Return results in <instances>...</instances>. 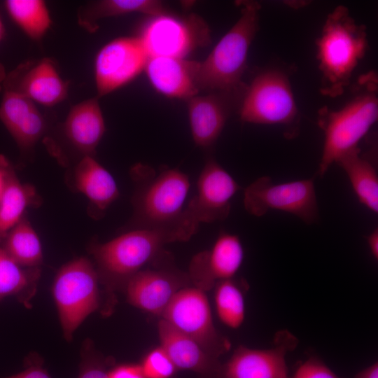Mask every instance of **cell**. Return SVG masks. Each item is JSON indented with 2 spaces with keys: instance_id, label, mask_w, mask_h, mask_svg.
Returning a JSON list of instances; mask_svg holds the SVG:
<instances>
[{
  "instance_id": "obj_1",
  "label": "cell",
  "mask_w": 378,
  "mask_h": 378,
  "mask_svg": "<svg viewBox=\"0 0 378 378\" xmlns=\"http://www.w3.org/2000/svg\"><path fill=\"white\" fill-rule=\"evenodd\" d=\"M134 182L133 227L176 230L190 239L198 229L186 219L188 176L178 168L137 163L130 171Z\"/></svg>"
},
{
  "instance_id": "obj_2",
  "label": "cell",
  "mask_w": 378,
  "mask_h": 378,
  "mask_svg": "<svg viewBox=\"0 0 378 378\" xmlns=\"http://www.w3.org/2000/svg\"><path fill=\"white\" fill-rule=\"evenodd\" d=\"M378 80L374 71L359 77L351 87L352 96L339 109L318 111V122L324 134L317 174L323 176L345 153L358 147L378 118Z\"/></svg>"
},
{
  "instance_id": "obj_3",
  "label": "cell",
  "mask_w": 378,
  "mask_h": 378,
  "mask_svg": "<svg viewBox=\"0 0 378 378\" xmlns=\"http://www.w3.org/2000/svg\"><path fill=\"white\" fill-rule=\"evenodd\" d=\"M367 36L365 27L346 7L338 6L328 14L316 41L322 94L337 97L351 85L353 72L368 49Z\"/></svg>"
},
{
  "instance_id": "obj_4",
  "label": "cell",
  "mask_w": 378,
  "mask_h": 378,
  "mask_svg": "<svg viewBox=\"0 0 378 378\" xmlns=\"http://www.w3.org/2000/svg\"><path fill=\"white\" fill-rule=\"evenodd\" d=\"M188 239L176 230L132 228L105 243L93 244L90 252L100 284L109 294L125 288L134 274L164 252L165 245Z\"/></svg>"
},
{
  "instance_id": "obj_5",
  "label": "cell",
  "mask_w": 378,
  "mask_h": 378,
  "mask_svg": "<svg viewBox=\"0 0 378 378\" xmlns=\"http://www.w3.org/2000/svg\"><path fill=\"white\" fill-rule=\"evenodd\" d=\"M240 16L220 38L207 57L199 62V91L230 90L245 83L241 78L250 46L259 27L260 6L252 1H240Z\"/></svg>"
},
{
  "instance_id": "obj_6",
  "label": "cell",
  "mask_w": 378,
  "mask_h": 378,
  "mask_svg": "<svg viewBox=\"0 0 378 378\" xmlns=\"http://www.w3.org/2000/svg\"><path fill=\"white\" fill-rule=\"evenodd\" d=\"M99 284L94 264L84 257L66 263L57 272L52 291L66 341H71L78 326L99 308Z\"/></svg>"
},
{
  "instance_id": "obj_7",
  "label": "cell",
  "mask_w": 378,
  "mask_h": 378,
  "mask_svg": "<svg viewBox=\"0 0 378 378\" xmlns=\"http://www.w3.org/2000/svg\"><path fill=\"white\" fill-rule=\"evenodd\" d=\"M237 112L244 122L297 125L299 112L286 72L267 68L258 73L246 85Z\"/></svg>"
},
{
  "instance_id": "obj_8",
  "label": "cell",
  "mask_w": 378,
  "mask_h": 378,
  "mask_svg": "<svg viewBox=\"0 0 378 378\" xmlns=\"http://www.w3.org/2000/svg\"><path fill=\"white\" fill-rule=\"evenodd\" d=\"M137 36L148 57L185 58L211 42L208 25L194 13L181 16L166 13L149 16Z\"/></svg>"
},
{
  "instance_id": "obj_9",
  "label": "cell",
  "mask_w": 378,
  "mask_h": 378,
  "mask_svg": "<svg viewBox=\"0 0 378 378\" xmlns=\"http://www.w3.org/2000/svg\"><path fill=\"white\" fill-rule=\"evenodd\" d=\"M244 206L248 214L256 217L274 209L292 214L312 224L319 216L312 179L276 184L269 176L260 177L245 188Z\"/></svg>"
},
{
  "instance_id": "obj_10",
  "label": "cell",
  "mask_w": 378,
  "mask_h": 378,
  "mask_svg": "<svg viewBox=\"0 0 378 378\" xmlns=\"http://www.w3.org/2000/svg\"><path fill=\"white\" fill-rule=\"evenodd\" d=\"M162 318L218 358L230 348L227 339L214 326L204 290L186 286L178 290L162 314Z\"/></svg>"
},
{
  "instance_id": "obj_11",
  "label": "cell",
  "mask_w": 378,
  "mask_h": 378,
  "mask_svg": "<svg viewBox=\"0 0 378 378\" xmlns=\"http://www.w3.org/2000/svg\"><path fill=\"white\" fill-rule=\"evenodd\" d=\"M148 53L137 36L116 38L104 45L94 59V79L99 97L134 80L144 70Z\"/></svg>"
},
{
  "instance_id": "obj_12",
  "label": "cell",
  "mask_w": 378,
  "mask_h": 378,
  "mask_svg": "<svg viewBox=\"0 0 378 378\" xmlns=\"http://www.w3.org/2000/svg\"><path fill=\"white\" fill-rule=\"evenodd\" d=\"M240 186L213 158L205 162L197 181L196 194L186 205V220L197 228L202 223L225 219L230 201Z\"/></svg>"
},
{
  "instance_id": "obj_13",
  "label": "cell",
  "mask_w": 378,
  "mask_h": 378,
  "mask_svg": "<svg viewBox=\"0 0 378 378\" xmlns=\"http://www.w3.org/2000/svg\"><path fill=\"white\" fill-rule=\"evenodd\" d=\"M297 338L287 330L279 331L268 349L243 346L222 364L220 378H289L286 355L297 346Z\"/></svg>"
},
{
  "instance_id": "obj_14",
  "label": "cell",
  "mask_w": 378,
  "mask_h": 378,
  "mask_svg": "<svg viewBox=\"0 0 378 378\" xmlns=\"http://www.w3.org/2000/svg\"><path fill=\"white\" fill-rule=\"evenodd\" d=\"M246 85L208 92L187 100L190 127L196 146L207 148L216 143L230 115L238 111Z\"/></svg>"
},
{
  "instance_id": "obj_15",
  "label": "cell",
  "mask_w": 378,
  "mask_h": 378,
  "mask_svg": "<svg viewBox=\"0 0 378 378\" xmlns=\"http://www.w3.org/2000/svg\"><path fill=\"white\" fill-rule=\"evenodd\" d=\"M189 281L188 274L169 266L141 270L125 285L127 300L146 312L162 316L176 293Z\"/></svg>"
},
{
  "instance_id": "obj_16",
  "label": "cell",
  "mask_w": 378,
  "mask_h": 378,
  "mask_svg": "<svg viewBox=\"0 0 378 378\" xmlns=\"http://www.w3.org/2000/svg\"><path fill=\"white\" fill-rule=\"evenodd\" d=\"M244 259V249L239 238L222 232L209 251L195 255L188 273L190 281L202 290H209L217 282L233 278Z\"/></svg>"
},
{
  "instance_id": "obj_17",
  "label": "cell",
  "mask_w": 378,
  "mask_h": 378,
  "mask_svg": "<svg viewBox=\"0 0 378 378\" xmlns=\"http://www.w3.org/2000/svg\"><path fill=\"white\" fill-rule=\"evenodd\" d=\"M4 85L0 120L20 148L29 149L44 134L45 119L29 97L14 86Z\"/></svg>"
},
{
  "instance_id": "obj_18",
  "label": "cell",
  "mask_w": 378,
  "mask_h": 378,
  "mask_svg": "<svg viewBox=\"0 0 378 378\" xmlns=\"http://www.w3.org/2000/svg\"><path fill=\"white\" fill-rule=\"evenodd\" d=\"M160 346L176 369L191 371L200 378H220L222 364L199 344L162 318L158 325Z\"/></svg>"
},
{
  "instance_id": "obj_19",
  "label": "cell",
  "mask_w": 378,
  "mask_h": 378,
  "mask_svg": "<svg viewBox=\"0 0 378 378\" xmlns=\"http://www.w3.org/2000/svg\"><path fill=\"white\" fill-rule=\"evenodd\" d=\"M199 62L186 58L149 57L144 71L153 88L174 99H188L200 92L197 85Z\"/></svg>"
},
{
  "instance_id": "obj_20",
  "label": "cell",
  "mask_w": 378,
  "mask_h": 378,
  "mask_svg": "<svg viewBox=\"0 0 378 378\" xmlns=\"http://www.w3.org/2000/svg\"><path fill=\"white\" fill-rule=\"evenodd\" d=\"M22 71L20 66L6 77L4 82L14 86L35 104L53 106L66 99L68 83L60 76L52 60L45 58Z\"/></svg>"
},
{
  "instance_id": "obj_21",
  "label": "cell",
  "mask_w": 378,
  "mask_h": 378,
  "mask_svg": "<svg viewBox=\"0 0 378 378\" xmlns=\"http://www.w3.org/2000/svg\"><path fill=\"white\" fill-rule=\"evenodd\" d=\"M64 134L84 155H92L106 131L97 97L85 99L69 111L64 125Z\"/></svg>"
},
{
  "instance_id": "obj_22",
  "label": "cell",
  "mask_w": 378,
  "mask_h": 378,
  "mask_svg": "<svg viewBox=\"0 0 378 378\" xmlns=\"http://www.w3.org/2000/svg\"><path fill=\"white\" fill-rule=\"evenodd\" d=\"M74 183L92 207L104 214L120 195L113 175L92 155H84L75 167Z\"/></svg>"
},
{
  "instance_id": "obj_23",
  "label": "cell",
  "mask_w": 378,
  "mask_h": 378,
  "mask_svg": "<svg viewBox=\"0 0 378 378\" xmlns=\"http://www.w3.org/2000/svg\"><path fill=\"white\" fill-rule=\"evenodd\" d=\"M6 183L0 198V244L6 234L24 218L28 207L38 204L36 189L18 178L8 161H5Z\"/></svg>"
},
{
  "instance_id": "obj_24",
  "label": "cell",
  "mask_w": 378,
  "mask_h": 378,
  "mask_svg": "<svg viewBox=\"0 0 378 378\" xmlns=\"http://www.w3.org/2000/svg\"><path fill=\"white\" fill-rule=\"evenodd\" d=\"M335 163L346 174L360 202L374 213L378 212V176L370 158L359 147L340 157Z\"/></svg>"
},
{
  "instance_id": "obj_25",
  "label": "cell",
  "mask_w": 378,
  "mask_h": 378,
  "mask_svg": "<svg viewBox=\"0 0 378 378\" xmlns=\"http://www.w3.org/2000/svg\"><path fill=\"white\" fill-rule=\"evenodd\" d=\"M139 13L157 15L168 13L164 4L158 0H102L80 9L78 22L89 31L97 30V21L108 17Z\"/></svg>"
},
{
  "instance_id": "obj_26",
  "label": "cell",
  "mask_w": 378,
  "mask_h": 378,
  "mask_svg": "<svg viewBox=\"0 0 378 378\" xmlns=\"http://www.w3.org/2000/svg\"><path fill=\"white\" fill-rule=\"evenodd\" d=\"M40 276L39 267L20 265L0 246V301L13 296L24 307H31Z\"/></svg>"
},
{
  "instance_id": "obj_27",
  "label": "cell",
  "mask_w": 378,
  "mask_h": 378,
  "mask_svg": "<svg viewBox=\"0 0 378 378\" xmlns=\"http://www.w3.org/2000/svg\"><path fill=\"white\" fill-rule=\"evenodd\" d=\"M2 248L18 264L24 267H38L43 262L39 237L24 217L6 234Z\"/></svg>"
},
{
  "instance_id": "obj_28",
  "label": "cell",
  "mask_w": 378,
  "mask_h": 378,
  "mask_svg": "<svg viewBox=\"0 0 378 378\" xmlns=\"http://www.w3.org/2000/svg\"><path fill=\"white\" fill-rule=\"evenodd\" d=\"M4 6L11 20L32 40H41L50 27V14L44 1L6 0Z\"/></svg>"
},
{
  "instance_id": "obj_29",
  "label": "cell",
  "mask_w": 378,
  "mask_h": 378,
  "mask_svg": "<svg viewBox=\"0 0 378 378\" xmlns=\"http://www.w3.org/2000/svg\"><path fill=\"white\" fill-rule=\"evenodd\" d=\"M215 305L220 321L231 328H238L245 318V301L239 285L229 279L216 283Z\"/></svg>"
},
{
  "instance_id": "obj_30",
  "label": "cell",
  "mask_w": 378,
  "mask_h": 378,
  "mask_svg": "<svg viewBox=\"0 0 378 378\" xmlns=\"http://www.w3.org/2000/svg\"><path fill=\"white\" fill-rule=\"evenodd\" d=\"M109 360L94 350L92 342L86 340L81 351L77 378H109Z\"/></svg>"
},
{
  "instance_id": "obj_31",
  "label": "cell",
  "mask_w": 378,
  "mask_h": 378,
  "mask_svg": "<svg viewBox=\"0 0 378 378\" xmlns=\"http://www.w3.org/2000/svg\"><path fill=\"white\" fill-rule=\"evenodd\" d=\"M140 365L145 378H170L176 370L161 346L150 351Z\"/></svg>"
},
{
  "instance_id": "obj_32",
  "label": "cell",
  "mask_w": 378,
  "mask_h": 378,
  "mask_svg": "<svg viewBox=\"0 0 378 378\" xmlns=\"http://www.w3.org/2000/svg\"><path fill=\"white\" fill-rule=\"evenodd\" d=\"M289 378H340L323 360L312 356L300 363Z\"/></svg>"
},
{
  "instance_id": "obj_33",
  "label": "cell",
  "mask_w": 378,
  "mask_h": 378,
  "mask_svg": "<svg viewBox=\"0 0 378 378\" xmlns=\"http://www.w3.org/2000/svg\"><path fill=\"white\" fill-rule=\"evenodd\" d=\"M6 378H51V377L43 368L41 359L29 358L24 370Z\"/></svg>"
},
{
  "instance_id": "obj_34",
  "label": "cell",
  "mask_w": 378,
  "mask_h": 378,
  "mask_svg": "<svg viewBox=\"0 0 378 378\" xmlns=\"http://www.w3.org/2000/svg\"><path fill=\"white\" fill-rule=\"evenodd\" d=\"M109 378H145V377L140 365L124 364L110 369Z\"/></svg>"
},
{
  "instance_id": "obj_35",
  "label": "cell",
  "mask_w": 378,
  "mask_h": 378,
  "mask_svg": "<svg viewBox=\"0 0 378 378\" xmlns=\"http://www.w3.org/2000/svg\"><path fill=\"white\" fill-rule=\"evenodd\" d=\"M370 253L374 259H378V229H374L367 237Z\"/></svg>"
},
{
  "instance_id": "obj_36",
  "label": "cell",
  "mask_w": 378,
  "mask_h": 378,
  "mask_svg": "<svg viewBox=\"0 0 378 378\" xmlns=\"http://www.w3.org/2000/svg\"><path fill=\"white\" fill-rule=\"evenodd\" d=\"M354 378H378L377 362L359 371Z\"/></svg>"
},
{
  "instance_id": "obj_37",
  "label": "cell",
  "mask_w": 378,
  "mask_h": 378,
  "mask_svg": "<svg viewBox=\"0 0 378 378\" xmlns=\"http://www.w3.org/2000/svg\"><path fill=\"white\" fill-rule=\"evenodd\" d=\"M4 156H0V198L4 189L6 183L5 161Z\"/></svg>"
},
{
  "instance_id": "obj_38",
  "label": "cell",
  "mask_w": 378,
  "mask_h": 378,
  "mask_svg": "<svg viewBox=\"0 0 378 378\" xmlns=\"http://www.w3.org/2000/svg\"><path fill=\"white\" fill-rule=\"evenodd\" d=\"M4 34H5V27H4L3 20L0 16V43L4 37ZM6 76L5 74L4 68L2 66V64H0V89H1V84L4 83L6 79Z\"/></svg>"
}]
</instances>
